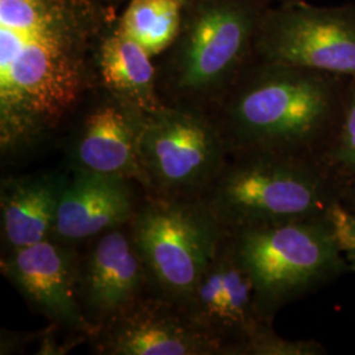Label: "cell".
Here are the masks:
<instances>
[{
    "label": "cell",
    "instance_id": "cell-10",
    "mask_svg": "<svg viewBox=\"0 0 355 355\" xmlns=\"http://www.w3.org/2000/svg\"><path fill=\"white\" fill-rule=\"evenodd\" d=\"M89 340L102 355H223L183 305L157 293L102 325Z\"/></svg>",
    "mask_w": 355,
    "mask_h": 355
},
{
    "label": "cell",
    "instance_id": "cell-21",
    "mask_svg": "<svg viewBox=\"0 0 355 355\" xmlns=\"http://www.w3.org/2000/svg\"><path fill=\"white\" fill-rule=\"evenodd\" d=\"M341 204L346 209L355 214V179L343 182L341 190Z\"/></svg>",
    "mask_w": 355,
    "mask_h": 355
},
{
    "label": "cell",
    "instance_id": "cell-19",
    "mask_svg": "<svg viewBox=\"0 0 355 355\" xmlns=\"http://www.w3.org/2000/svg\"><path fill=\"white\" fill-rule=\"evenodd\" d=\"M322 343L315 340H288L270 330L249 343L242 355H325Z\"/></svg>",
    "mask_w": 355,
    "mask_h": 355
},
{
    "label": "cell",
    "instance_id": "cell-7",
    "mask_svg": "<svg viewBox=\"0 0 355 355\" xmlns=\"http://www.w3.org/2000/svg\"><path fill=\"white\" fill-rule=\"evenodd\" d=\"M137 154L150 193L162 198H199L221 171L229 148L208 110L165 104L144 114Z\"/></svg>",
    "mask_w": 355,
    "mask_h": 355
},
{
    "label": "cell",
    "instance_id": "cell-9",
    "mask_svg": "<svg viewBox=\"0 0 355 355\" xmlns=\"http://www.w3.org/2000/svg\"><path fill=\"white\" fill-rule=\"evenodd\" d=\"M182 305L191 320L221 346L223 355H242L249 343L274 329V318L261 304L228 232Z\"/></svg>",
    "mask_w": 355,
    "mask_h": 355
},
{
    "label": "cell",
    "instance_id": "cell-20",
    "mask_svg": "<svg viewBox=\"0 0 355 355\" xmlns=\"http://www.w3.org/2000/svg\"><path fill=\"white\" fill-rule=\"evenodd\" d=\"M329 218L347 261L349 270L355 272V214L338 203L330 209Z\"/></svg>",
    "mask_w": 355,
    "mask_h": 355
},
{
    "label": "cell",
    "instance_id": "cell-15",
    "mask_svg": "<svg viewBox=\"0 0 355 355\" xmlns=\"http://www.w3.org/2000/svg\"><path fill=\"white\" fill-rule=\"evenodd\" d=\"M152 58L136 41L124 35L117 20L112 19L95 57L98 89L141 114L158 111L165 103L159 95L158 69Z\"/></svg>",
    "mask_w": 355,
    "mask_h": 355
},
{
    "label": "cell",
    "instance_id": "cell-4",
    "mask_svg": "<svg viewBox=\"0 0 355 355\" xmlns=\"http://www.w3.org/2000/svg\"><path fill=\"white\" fill-rule=\"evenodd\" d=\"M262 0H193L158 69L165 104L211 110L254 57Z\"/></svg>",
    "mask_w": 355,
    "mask_h": 355
},
{
    "label": "cell",
    "instance_id": "cell-18",
    "mask_svg": "<svg viewBox=\"0 0 355 355\" xmlns=\"http://www.w3.org/2000/svg\"><path fill=\"white\" fill-rule=\"evenodd\" d=\"M327 166L341 183L355 179V79L349 83L341 124Z\"/></svg>",
    "mask_w": 355,
    "mask_h": 355
},
{
    "label": "cell",
    "instance_id": "cell-5",
    "mask_svg": "<svg viewBox=\"0 0 355 355\" xmlns=\"http://www.w3.org/2000/svg\"><path fill=\"white\" fill-rule=\"evenodd\" d=\"M229 234L270 318L350 271L329 215Z\"/></svg>",
    "mask_w": 355,
    "mask_h": 355
},
{
    "label": "cell",
    "instance_id": "cell-11",
    "mask_svg": "<svg viewBox=\"0 0 355 355\" xmlns=\"http://www.w3.org/2000/svg\"><path fill=\"white\" fill-rule=\"evenodd\" d=\"M1 271L26 302L57 327L89 338L92 328L80 302V261L71 243L48 239L8 250Z\"/></svg>",
    "mask_w": 355,
    "mask_h": 355
},
{
    "label": "cell",
    "instance_id": "cell-22",
    "mask_svg": "<svg viewBox=\"0 0 355 355\" xmlns=\"http://www.w3.org/2000/svg\"><path fill=\"white\" fill-rule=\"evenodd\" d=\"M178 1H180L183 6H187V4H190L191 1H193V0H178Z\"/></svg>",
    "mask_w": 355,
    "mask_h": 355
},
{
    "label": "cell",
    "instance_id": "cell-12",
    "mask_svg": "<svg viewBox=\"0 0 355 355\" xmlns=\"http://www.w3.org/2000/svg\"><path fill=\"white\" fill-rule=\"evenodd\" d=\"M79 288L82 308L92 334L154 293L129 224L98 236L91 252L80 262Z\"/></svg>",
    "mask_w": 355,
    "mask_h": 355
},
{
    "label": "cell",
    "instance_id": "cell-13",
    "mask_svg": "<svg viewBox=\"0 0 355 355\" xmlns=\"http://www.w3.org/2000/svg\"><path fill=\"white\" fill-rule=\"evenodd\" d=\"M67 148L73 171H89L136 182L145 192L149 179L137 154V135L144 114L102 89L87 101Z\"/></svg>",
    "mask_w": 355,
    "mask_h": 355
},
{
    "label": "cell",
    "instance_id": "cell-17",
    "mask_svg": "<svg viewBox=\"0 0 355 355\" xmlns=\"http://www.w3.org/2000/svg\"><path fill=\"white\" fill-rule=\"evenodd\" d=\"M183 7L178 0H129L117 24L124 35L157 57L175 42Z\"/></svg>",
    "mask_w": 355,
    "mask_h": 355
},
{
    "label": "cell",
    "instance_id": "cell-8",
    "mask_svg": "<svg viewBox=\"0 0 355 355\" xmlns=\"http://www.w3.org/2000/svg\"><path fill=\"white\" fill-rule=\"evenodd\" d=\"M254 58L355 79V8H320L283 0L266 8Z\"/></svg>",
    "mask_w": 355,
    "mask_h": 355
},
{
    "label": "cell",
    "instance_id": "cell-6",
    "mask_svg": "<svg viewBox=\"0 0 355 355\" xmlns=\"http://www.w3.org/2000/svg\"><path fill=\"white\" fill-rule=\"evenodd\" d=\"M153 291L183 304L227 232L199 198L145 193L129 223Z\"/></svg>",
    "mask_w": 355,
    "mask_h": 355
},
{
    "label": "cell",
    "instance_id": "cell-14",
    "mask_svg": "<svg viewBox=\"0 0 355 355\" xmlns=\"http://www.w3.org/2000/svg\"><path fill=\"white\" fill-rule=\"evenodd\" d=\"M139 204L124 178L73 171L61 193L51 237L71 245L98 237L128 225Z\"/></svg>",
    "mask_w": 355,
    "mask_h": 355
},
{
    "label": "cell",
    "instance_id": "cell-3",
    "mask_svg": "<svg viewBox=\"0 0 355 355\" xmlns=\"http://www.w3.org/2000/svg\"><path fill=\"white\" fill-rule=\"evenodd\" d=\"M343 183L329 167L277 153L229 154L199 196L228 233L329 215Z\"/></svg>",
    "mask_w": 355,
    "mask_h": 355
},
{
    "label": "cell",
    "instance_id": "cell-1",
    "mask_svg": "<svg viewBox=\"0 0 355 355\" xmlns=\"http://www.w3.org/2000/svg\"><path fill=\"white\" fill-rule=\"evenodd\" d=\"M111 20L99 0H0L3 159L46 145L86 105Z\"/></svg>",
    "mask_w": 355,
    "mask_h": 355
},
{
    "label": "cell",
    "instance_id": "cell-2",
    "mask_svg": "<svg viewBox=\"0 0 355 355\" xmlns=\"http://www.w3.org/2000/svg\"><path fill=\"white\" fill-rule=\"evenodd\" d=\"M350 78L253 60L208 110L229 154H286L327 165Z\"/></svg>",
    "mask_w": 355,
    "mask_h": 355
},
{
    "label": "cell",
    "instance_id": "cell-16",
    "mask_svg": "<svg viewBox=\"0 0 355 355\" xmlns=\"http://www.w3.org/2000/svg\"><path fill=\"white\" fill-rule=\"evenodd\" d=\"M66 180L67 177L62 174L3 179L0 190L1 234L8 250L51 239Z\"/></svg>",
    "mask_w": 355,
    "mask_h": 355
}]
</instances>
